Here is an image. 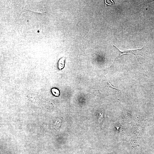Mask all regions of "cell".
Instances as JSON below:
<instances>
[{"mask_svg": "<svg viewBox=\"0 0 154 154\" xmlns=\"http://www.w3.org/2000/svg\"><path fill=\"white\" fill-rule=\"evenodd\" d=\"M112 43V44L113 45V46L115 48L116 50L117 51V54H118V56H119L122 54L126 53H130L132 54L135 55L137 59L139 62L142 68H143V70L145 73L146 75L147 76V75L146 74V73L144 69L143 68L142 66H141V64L139 62V61L138 60V59L137 57V56L138 55H140L144 57V56H145L146 54H147V53L146 52V47L145 46V45L143 47L140 49H136L135 50H125L123 51H120L119 49L115 45H114V44Z\"/></svg>", "mask_w": 154, "mask_h": 154, "instance_id": "obj_1", "label": "cell"}, {"mask_svg": "<svg viewBox=\"0 0 154 154\" xmlns=\"http://www.w3.org/2000/svg\"><path fill=\"white\" fill-rule=\"evenodd\" d=\"M65 58L64 57L60 58L58 62V66L60 70L63 69L64 66Z\"/></svg>", "mask_w": 154, "mask_h": 154, "instance_id": "obj_2", "label": "cell"}, {"mask_svg": "<svg viewBox=\"0 0 154 154\" xmlns=\"http://www.w3.org/2000/svg\"><path fill=\"white\" fill-rule=\"evenodd\" d=\"M51 91L52 94L55 96L58 97L59 96L60 92L59 90L56 88H52L51 90Z\"/></svg>", "mask_w": 154, "mask_h": 154, "instance_id": "obj_3", "label": "cell"}, {"mask_svg": "<svg viewBox=\"0 0 154 154\" xmlns=\"http://www.w3.org/2000/svg\"><path fill=\"white\" fill-rule=\"evenodd\" d=\"M31 11L35 12H37L41 13H45V12L43 11H42V9L41 8H40V9H39L38 8L35 9H34L31 10Z\"/></svg>", "mask_w": 154, "mask_h": 154, "instance_id": "obj_4", "label": "cell"}]
</instances>
